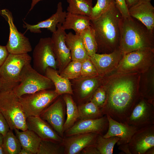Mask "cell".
Wrapping results in <instances>:
<instances>
[{
	"instance_id": "cell-1",
	"label": "cell",
	"mask_w": 154,
	"mask_h": 154,
	"mask_svg": "<svg viewBox=\"0 0 154 154\" xmlns=\"http://www.w3.org/2000/svg\"><path fill=\"white\" fill-rule=\"evenodd\" d=\"M139 76L137 73L115 71L103 77L102 84L106 93V102L102 108L104 115L126 124L127 118L140 97Z\"/></svg>"
},
{
	"instance_id": "cell-2",
	"label": "cell",
	"mask_w": 154,
	"mask_h": 154,
	"mask_svg": "<svg viewBox=\"0 0 154 154\" xmlns=\"http://www.w3.org/2000/svg\"><path fill=\"white\" fill-rule=\"evenodd\" d=\"M121 19L114 1L99 17L90 20L96 35L97 53H110L119 48Z\"/></svg>"
},
{
	"instance_id": "cell-3",
	"label": "cell",
	"mask_w": 154,
	"mask_h": 154,
	"mask_svg": "<svg viewBox=\"0 0 154 154\" xmlns=\"http://www.w3.org/2000/svg\"><path fill=\"white\" fill-rule=\"evenodd\" d=\"M119 48L123 55L141 49H154V32L130 16L122 17Z\"/></svg>"
},
{
	"instance_id": "cell-4",
	"label": "cell",
	"mask_w": 154,
	"mask_h": 154,
	"mask_svg": "<svg viewBox=\"0 0 154 154\" xmlns=\"http://www.w3.org/2000/svg\"><path fill=\"white\" fill-rule=\"evenodd\" d=\"M0 111L5 118L10 129L21 131L27 129V117L13 89L0 92Z\"/></svg>"
},
{
	"instance_id": "cell-5",
	"label": "cell",
	"mask_w": 154,
	"mask_h": 154,
	"mask_svg": "<svg viewBox=\"0 0 154 154\" xmlns=\"http://www.w3.org/2000/svg\"><path fill=\"white\" fill-rule=\"evenodd\" d=\"M54 86L52 81L32 67L30 63L25 65L20 75L19 83L13 90L18 97L48 90Z\"/></svg>"
},
{
	"instance_id": "cell-6",
	"label": "cell",
	"mask_w": 154,
	"mask_h": 154,
	"mask_svg": "<svg viewBox=\"0 0 154 154\" xmlns=\"http://www.w3.org/2000/svg\"><path fill=\"white\" fill-rule=\"evenodd\" d=\"M154 66V49H143L123 55L115 72L127 74L145 72Z\"/></svg>"
},
{
	"instance_id": "cell-7",
	"label": "cell",
	"mask_w": 154,
	"mask_h": 154,
	"mask_svg": "<svg viewBox=\"0 0 154 154\" xmlns=\"http://www.w3.org/2000/svg\"><path fill=\"white\" fill-rule=\"evenodd\" d=\"M31 59L28 53H9L0 68V77L3 83L2 90L13 89L19 84L22 70L25 65L31 63Z\"/></svg>"
},
{
	"instance_id": "cell-8",
	"label": "cell",
	"mask_w": 154,
	"mask_h": 154,
	"mask_svg": "<svg viewBox=\"0 0 154 154\" xmlns=\"http://www.w3.org/2000/svg\"><path fill=\"white\" fill-rule=\"evenodd\" d=\"M58 96L55 90H46L18 98L27 118L40 116Z\"/></svg>"
},
{
	"instance_id": "cell-9",
	"label": "cell",
	"mask_w": 154,
	"mask_h": 154,
	"mask_svg": "<svg viewBox=\"0 0 154 154\" xmlns=\"http://www.w3.org/2000/svg\"><path fill=\"white\" fill-rule=\"evenodd\" d=\"M1 16L8 23L9 34L8 40L6 45L9 53L21 54L28 53L32 48L29 39L24 35V33L19 32L14 23L11 12L5 9L0 11Z\"/></svg>"
},
{
	"instance_id": "cell-10",
	"label": "cell",
	"mask_w": 154,
	"mask_h": 154,
	"mask_svg": "<svg viewBox=\"0 0 154 154\" xmlns=\"http://www.w3.org/2000/svg\"><path fill=\"white\" fill-rule=\"evenodd\" d=\"M33 68L42 74L47 68L57 70L58 64L53 52L50 37L40 38L33 53ZM43 75V74H42Z\"/></svg>"
},
{
	"instance_id": "cell-11",
	"label": "cell",
	"mask_w": 154,
	"mask_h": 154,
	"mask_svg": "<svg viewBox=\"0 0 154 154\" xmlns=\"http://www.w3.org/2000/svg\"><path fill=\"white\" fill-rule=\"evenodd\" d=\"M126 123L138 129L154 124V105L140 97L127 118Z\"/></svg>"
},
{
	"instance_id": "cell-12",
	"label": "cell",
	"mask_w": 154,
	"mask_h": 154,
	"mask_svg": "<svg viewBox=\"0 0 154 154\" xmlns=\"http://www.w3.org/2000/svg\"><path fill=\"white\" fill-rule=\"evenodd\" d=\"M60 95L45 109L40 116L46 121L61 137H64L65 106L62 96Z\"/></svg>"
},
{
	"instance_id": "cell-13",
	"label": "cell",
	"mask_w": 154,
	"mask_h": 154,
	"mask_svg": "<svg viewBox=\"0 0 154 154\" xmlns=\"http://www.w3.org/2000/svg\"><path fill=\"white\" fill-rule=\"evenodd\" d=\"M61 23L57 24V29L52 33L51 38L52 50L57 62L58 71L59 73L72 60L70 50L65 41L66 33Z\"/></svg>"
},
{
	"instance_id": "cell-14",
	"label": "cell",
	"mask_w": 154,
	"mask_h": 154,
	"mask_svg": "<svg viewBox=\"0 0 154 154\" xmlns=\"http://www.w3.org/2000/svg\"><path fill=\"white\" fill-rule=\"evenodd\" d=\"M108 126V120L106 115L96 119H80L64 132L65 136L88 133L104 135L107 132Z\"/></svg>"
},
{
	"instance_id": "cell-15",
	"label": "cell",
	"mask_w": 154,
	"mask_h": 154,
	"mask_svg": "<svg viewBox=\"0 0 154 154\" xmlns=\"http://www.w3.org/2000/svg\"><path fill=\"white\" fill-rule=\"evenodd\" d=\"M123 55L119 48L110 53H96L90 59L99 75L103 77L116 71Z\"/></svg>"
},
{
	"instance_id": "cell-16",
	"label": "cell",
	"mask_w": 154,
	"mask_h": 154,
	"mask_svg": "<svg viewBox=\"0 0 154 154\" xmlns=\"http://www.w3.org/2000/svg\"><path fill=\"white\" fill-rule=\"evenodd\" d=\"M131 154H145L154 147V124L138 129L128 143Z\"/></svg>"
},
{
	"instance_id": "cell-17",
	"label": "cell",
	"mask_w": 154,
	"mask_h": 154,
	"mask_svg": "<svg viewBox=\"0 0 154 154\" xmlns=\"http://www.w3.org/2000/svg\"><path fill=\"white\" fill-rule=\"evenodd\" d=\"M98 135L96 133H88L65 136L62 143L64 148V154H79L86 147L96 146Z\"/></svg>"
},
{
	"instance_id": "cell-18",
	"label": "cell",
	"mask_w": 154,
	"mask_h": 154,
	"mask_svg": "<svg viewBox=\"0 0 154 154\" xmlns=\"http://www.w3.org/2000/svg\"><path fill=\"white\" fill-rule=\"evenodd\" d=\"M27 129L37 134L42 140L62 143L63 138L60 136L52 127L40 116L28 117L26 119Z\"/></svg>"
},
{
	"instance_id": "cell-19",
	"label": "cell",
	"mask_w": 154,
	"mask_h": 154,
	"mask_svg": "<svg viewBox=\"0 0 154 154\" xmlns=\"http://www.w3.org/2000/svg\"><path fill=\"white\" fill-rule=\"evenodd\" d=\"M103 77L99 75L91 78L74 79L75 82L73 92L80 104L90 101L97 89L102 84Z\"/></svg>"
},
{
	"instance_id": "cell-20",
	"label": "cell",
	"mask_w": 154,
	"mask_h": 154,
	"mask_svg": "<svg viewBox=\"0 0 154 154\" xmlns=\"http://www.w3.org/2000/svg\"><path fill=\"white\" fill-rule=\"evenodd\" d=\"M66 13L65 11H63L62 3L59 2L57 5L56 13L48 19L35 25L29 24L23 20V27L26 29L25 33L29 30L31 33H40L41 29H46L53 33L56 30L57 24L59 23L62 24L64 21Z\"/></svg>"
},
{
	"instance_id": "cell-21",
	"label": "cell",
	"mask_w": 154,
	"mask_h": 154,
	"mask_svg": "<svg viewBox=\"0 0 154 154\" xmlns=\"http://www.w3.org/2000/svg\"><path fill=\"white\" fill-rule=\"evenodd\" d=\"M109 122L106 133L103 135L106 138L116 137L120 138L117 142L118 145L122 144L128 143L134 133L138 129L128 124L117 121L106 115Z\"/></svg>"
},
{
	"instance_id": "cell-22",
	"label": "cell",
	"mask_w": 154,
	"mask_h": 154,
	"mask_svg": "<svg viewBox=\"0 0 154 154\" xmlns=\"http://www.w3.org/2000/svg\"><path fill=\"white\" fill-rule=\"evenodd\" d=\"M129 15L140 21L151 32H154V7L150 1L140 0L128 9Z\"/></svg>"
},
{
	"instance_id": "cell-23",
	"label": "cell",
	"mask_w": 154,
	"mask_h": 154,
	"mask_svg": "<svg viewBox=\"0 0 154 154\" xmlns=\"http://www.w3.org/2000/svg\"><path fill=\"white\" fill-rule=\"evenodd\" d=\"M65 41L70 50L72 60L82 62L90 58L80 35L74 34L71 32L66 33Z\"/></svg>"
},
{
	"instance_id": "cell-24",
	"label": "cell",
	"mask_w": 154,
	"mask_h": 154,
	"mask_svg": "<svg viewBox=\"0 0 154 154\" xmlns=\"http://www.w3.org/2000/svg\"><path fill=\"white\" fill-rule=\"evenodd\" d=\"M139 91L140 97L154 105V66L140 74Z\"/></svg>"
},
{
	"instance_id": "cell-25",
	"label": "cell",
	"mask_w": 154,
	"mask_h": 154,
	"mask_svg": "<svg viewBox=\"0 0 154 154\" xmlns=\"http://www.w3.org/2000/svg\"><path fill=\"white\" fill-rule=\"evenodd\" d=\"M90 26V19L89 16L67 12L62 26L65 30L72 29L75 34L80 35L84 30Z\"/></svg>"
},
{
	"instance_id": "cell-26",
	"label": "cell",
	"mask_w": 154,
	"mask_h": 154,
	"mask_svg": "<svg viewBox=\"0 0 154 154\" xmlns=\"http://www.w3.org/2000/svg\"><path fill=\"white\" fill-rule=\"evenodd\" d=\"M45 74V76L53 83L55 87V91L59 96L65 94L73 95L72 84L70 80L62 77L57 70L48 67Z\"/></svg>"
},
{
	"instance_id": "cell-27",
	"label": "cell",
	"mask_w": 154,
	"mask_h": 154,
	"mask_svg": "<svg viewBox=\"0 0 154 154\" xmlns=\"http://www.w3.org/2000/svg\"><path fill=\"white\" fill-rule=\"evenodd\" d=\"M14 130L22 148L27 149L32 154H37L41 139L33 131L28 129L21 131L16 129Z\"/></svg>"
},
{
	"instance_id": "cell-28",
	"label": "cell",
	"mask_w": 154,
	"mask_h": 154,
	"mask_svg": "<svg viewBox=\"0 0 154 154\" xmlns=\"http://www.w3.org/2000/svg\"><path fill=\"white\" fill-rule=\"evenodd\" d=\"M66 106V118L64 127V132L71 128L77 121L79 117L78 106L73 100L71 95H62Z\"/></svg>"
},
{
	"instance_id": "cell-29",
	"label": "cell",
	"mask_w": 154,
	"mask_h": 154,
	"mask_svg": "<svg viewBox=\"0 0 154 154\" xmlns=\"http://www.w3.org/2000/svg\"><path fill=\"white\" fill-rule=\"evenodd\" d=\"M80 35L89 56H92L97 53L98 46L94 30L91 25L84 30Z\"/></svg>"
},
{
	"instance_id": "cell-30",
	"label": "cell",
	"mask_w": 154,
	"mask_h": 154,
	"mask_svg": "<svg viewBox=\"0 0 154 154\" xmlns=\"http://www.w3.org/2000/svg\"><path fill=\"white\" fill-rule=\"evenodd\" d=\"M80 119H94L100 118L104 115L102 109L90 101L78 106Z\"/></svg>"
},
{
	"instance_id": "cell-31",
	"label": "cell",
	"mask_w": 154,
	"mask_h": 154,
	"mask_svg": "<svg viewBox=\"0 0 154 154\" xmlns=\"http://www.w3.org/2000/svg\"><path fill=\"white\" fill-rule=\"evenodd\" d=\"M67 12L90 17L93 8L92 0H67Z\"/></svg>"
},
{
	"instance_id": "cell-32",
	"label": "cell",
	"mask_w": 154,
	"mask_h": 154,
	"mask_svg": "<svg viewBox=\"0 0 154 154\" xmlns=\"http://www.w3.org/2000/svg\"><path fill=\"white\" fill-rule=\"evenodd\" d=\"M2 145L5 154H19L22 149L19 140L10 129L3 137Z\"/></svg>"
},
{
	"instance_id": "cell-33",
	"label": "cell",
	"mask_w": 154,
	"mask_h": 154,
	"mask_svg": "<svg viewBox=\"0 0 154 154\" xmlns=\"http://www.w3.org/2000/svg\"><path fill=\"white\" fill-rule=\"evenodd\" d=\"M120 139L116 137L104 138L99 134L97 139L96 147L100 154H112L115 145Z\"/></svg>"
},
{
	"instance_id": "cell-34",
	"label": "cell",
	"mask_w": 154,
	"mask_h": 154,
	"mask_svg": "<svg viewBox=\"0 0 154 154\" xmlns=\"http://www.w3.org/2000/svg\"><path fill=\"white\" fill-rule=\"evenodd\" d=\"M64 148L62 143L50 141L42 140L38 147L37 154H62Z\"/></svg>"
},
{
	"instance_id": "cell-35",
	"label": "cell",
	"mask_w": 154,
	"mask_h": 154,
	"mask_svg": "<svg viewBox=\"0 0 154 154\" xmlns=\"http://www.w3.org/2000/svg\"><path fill=\"white\" fill-rule=\"evenodd\" d=\"M82 62L72 60L59 73L62 77L69 80H74L81 77Z\"/></svg>"
},
{
	"instance_id": "cell-36",
	"label": "cell",
	"mask_w": 154,
	"mask_h": 154,
	"mask_svg": "<svg viewBox=\"0 0 154 154\" xmlns=\"http://www.w3.org/2000/svg\"><path fill=\"white\" fill-rule=\"evenodd\" d=\"M114 0H97L95 5L93 7L90 16V20L97 18L106 11Z\"/></svg>"
},
{
	"instance_id": "cell-37",
	"label": "cell",
	"mask_w": 154,
	"mask_h": 154,
	"mask_svg": "<svg viewBox=\"0 0 154 154\" xmlns=\"http://www.w3.org/2000/svg\"><path fill=\"white\" fill-rule=\"evenodd\" d=\"M106 99V90L102 84L95 91L90 101L98 107L102 108L104 106Z\"/></svg>"
},
{
	"instance_id": "cell-38",
	"label": "cell",
	"mask_w": 154,
	"mask_h": 154,
	"mask_svg": "<svg viewBox=\"0 0 154 154\" xmlns=\"http://www.w3.org/2000/svg\"><path fill=\"white\" fill-rule=\"evenodd\" d=\"M98 73L90 58L82 62L81 77L89 78L99 76Z\"/></svg>"
},
{
	"instance_id": "cell-39",
	"label": "cell",
	"mask_w": 154,
	"mask_h": 154,
	"mask_svg": "<svg viewBox=\"0 0 154 154\" xmlns=\"http://www.w3.org/2000/svg\"><path fill=\"white\" fill-rule=\"evenodd\" d=\"M117 8L120 12L122 17H127L130 16L128 9L125 0H114Z\"/></svg>"
},
{
	"instance_id": "cell-40",
	"label": "cell",
	"mask_w": 154,
	"mask_h": 154,
	"mask_svg": "<svg viewBox=\"0 0 154 154\" xmlns=\"http://www.w3.org/2000/svg\"><path fill=\"white\" fill-rule=\"evenodd\" d=\"M9 125L0 111V133L4 136L9 130Z\"/></svg>"
},
{
	"instance_id": "cell-41",
	"label": "cell",
	"mask_w": 154,
	"mask_h": 154,
	"mask_svg": "<svg viewBox=\"0 0 154 154\" xmlns=\"http://www.w3.org/2000/svg\"><path fill=\"white\" fill-rule=\"evenodd\" d=\"M9 53L6 46L0 45V68L5 60Z\"/></svg>"
},
{
	"instance_id": "cell-42",
	"label": "cell",
	"mask_w": 154,
	"mask_h": 154,
	"mask_svg": "<svg viewBox=\"0 0 154 154\" xmlns=\"http://www.w3.org/2000/svg\"><path fill=\"white\" fill-rule=\"evenodd\" d=\"M80 153L82 154H100L95 146H90L84 148Z\"/></svg>"
},
{
	"instance_id": "cell-43",
	"label": "cell",
	"mask_w": 154,
	"mask_h": 154,
	"mask_svg": "<svg viewBox=\"0 0 154 154\" xmlns=\"http://www.w3.org/2000/svg\"><path fill=\"white\" fill-rule=\"evenodd\" d=\"M118 146V149L126 154H131L129 151L128 143L121 144Z\"/></svg>"
},
{
	"instance_id": "cell-44",
	"label": "cell",
	"mask_w": 154,
	"mask_h": 154,
	"mask_svg": "<svg viewBox=\"0 0 154 154\" xmlns=\"http://www.w3.org/2000/svg\"><path fill=\"white\" fill-rule=\"evenodd\" d=\"M128 9L137 4L140 0H125Z\"/></svg>"
},
{
	"instance_id": "cell-45",
	"label": "cell",
	"mask_w": 154,
	"mask_h": 154,
	"mask_svg": "<svg viewBox=\"0 0 154 154\" xmlns=\"http://www.w3.org/2000/svg\"><path fill=\"white\" fill-rule=\"evenodd\" d=\"M42 0H32L31 7L28 13L31 11L33 9L34 6L37 3Z\"/></svg>"
},
{
	"instance_id": "cell-46",
	"label": "cell",
	"mask_w": 154,
	"mask_h": 154,
	"mask_svg": "<svg viewBox=\"0 0 154 154\" xmlns=\"http://www.w3.org/2000/svg\"><path fill=\"white\" fill-rule=\"evenodd\" d=\"M19 154H32V153L28 150L24 148H22Z\"/></svg>"
},
{
	"instance_id": "cell-47",
	"label": "cell",
	"mask_w": 154,
	"mask_h": 154,
	"mask_svg": "<svg viewBox=\"0 0 154 154\" xmlns=\"http://www.w3.org/2000/svg\"><path fill=\"white\" fill-rule=\"evenodd\" d=\"M154 147H152L147 150L145 154H154Z\"/></svg>"
},
{
	"instance_id": "cell-48",
	"label": "cell",
	"mask_w": 154,
	"mask_h": 154,
	"mask_svg": "<svg viewBox=\"0 0 154 154\" xmlns=\"http://www.w3.org/2000/svg\"><path fill=\"white\" fill-rule=\"evenodd\" d=\"M0 154H5L2 144H0Z\"/></svg>"
},
{
	"instance_id": "cell-49",
	"label": "cell",
	"mask_w": 154,
	"mask_h": 154,
	"mask_svg": "<svg viewBox=\"0 0 154 154\" xmlns=\"http://www.w3.org/2000/svg\"><path fill=\"white\" fill-rule=\"evenodd\" d=\"M3 136L0 133V144H2Z\"/></svg>"
},
{
	"instance_id": "cell-50",
	"label": "cell",
	"mask_w": 154,
	"mask_h": 154,
	"mask_svg": "<svg viewBox=\"0 0 154 154\" xmlns=\"http://www.w3.org/2000/svg\"><path fill=\"white\" fill-rule=\"evenodd\" d=\"M3 88V83L0 77V92L2 90Z\"/></svg>"
},
{
	"instance_id": "cell-51",
	"label": "cell",
	"mask_w": 154,
	"mask_h": 154,
	"mask_svg": "<svg viewBox=\"0 0 154 154\" xmlns=\"http://www.w3.org/2000/svg\"><path fill=\"white\" fill-rule=\"evenodd\" d=\"M143 1H150L151 0H141Z\"/></svg>"
}]
</instances>
